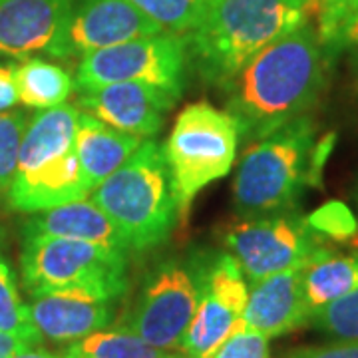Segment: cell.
<instances>
[{
  "instance_id": "cell-16",
  "label": "cell",
  "mask_w": 358,
  "mask_h": 358,
  "mask_svg": "<svg viewBox=\"0 0 358 358\" xmlns=\"http://www.w3.org/2000/svg\"><path fill=\"white\" fill-rule=\"evenodd\" d=\"M301 268H289L249 282V299L243 322L247 329L267 338L293 333L310 322V310L305 303Z\"/></svg>"
},
{
  "instance_id": "cell-26",
  "label": "cell",
  "mask_w": 358,
  "mask_h": 358,
  "mask_svg": "<svg viewBox=\"0 0 358 358\" xmlns=\"http://www.w3.org/2000/svg\"><path fill=\"white\" fill-rule=\"evenodd\" d=\"M317 14V38L320 44H334L343 38L348 20L358 13V0H310Z\"/></svg>"
},
{
  "instance_id": "cell-4",
  "label": "cell",
  "mask_w": 358,
  "mask_h": 358,
  "mask_svg": "<svg viewBox=\"0 0 358 358\" xmlns=\"http://www.w3.org/2000/svg\"><path fill=\"white\" fill-rule=\"evenodd\" d=\"M90 199L114 221L136 251L166 241L178 217L164 150L143 140L129 159L102 181Z\"/></svg>"
},
{
  "instance_id": "cell-28",
  "label": "cell",
  "mask_w": 358,
  "mask_h": 358,
  "mask_svg": "<svg viewBox=\"0 0 358 358\" xmlns=\"http://www.w3.org/2000/svg\"><path fill=\"white\" fill-rule=\"evenodd\" d=\"M282 358H358V343L341 341L334 345L308 346V348L293 350Z\"/></svg>"
},
{
  "instance_id": "cell-25",
  "label": "cell",
  "mask_w": 358,
  "mask_h": 358,
  "mask_svg": "<svg viewBox=\"0 0 358 358\" xmlns=\"http://www.w3.org/2000/svg\"><path fill=\"white\" fill-rule=\"evenodd\" d=\"M28 115L20 110H10L0 114V197L8 195L13 185L16 164H18V152L22 136L28 126Z\"/></svg>"
},
{
  "instance_id": "cell-21",
  "label": "cell",
  "mask_w": 358,
  "mask_h": 358,
  "mask_svg": "<svg viewBox=\"0 0 358 358\" xmlns=\"http://www.w3.org/2000/svg\"><path fill=\"white\" fill-rule=\"evenodd\" d=\"M64 358H187L183 352L164 350L143 338L120 331H98L80 338L62 352Z\"/></svg>"
},
{
  "instance_id": "cell-5",
  "label": "cell",
  "mask_w": 358,
  "mask_h": 358,
  "mask_svg": "<svg viewBox=\"0 0 358 358\" xmlns=\"http://www.w3.org/2000/svg\"><path fill=\"white\" fill-rule=\"evenodd\" d=\"M315 124L303 115L253 141L239 164L233 203L245 219L267 217L294 203L315 169Z\"/></svg>"
},
{
  "instance_id": "cell-2",
  "label": "cell",
  "mask_w": 358,
  "mask_h": 358,
  "mask_svg": "<svg viewBox=\"0 0 358 358\" xmlns=\"http://www.w3.org/2000/svg\"><path fill=\"white\" fill-rule=\"evenodd\" d=\"M310 0H207L187 52L199 74L219 86L275 40L307 24Z\"/></svg>"
},
{
  "instance_id": "cell-19",
  "label": "cell",
  "mask_w": 358,
  "mask_h": 358,
  "mask_svg": "<svg viewBox=\"0 0 358 358\" xmlns=\"http://www.w3.org/2000/svg\"><path fill=\"white\" fill-rule=\"evenodd\" d=\"M303 294L310 317L358 289V253L336 255L319 249L301 268Z\"/></svg>"
},
{
  "instance_id": "cell-30",
  "label": "cell",
  "mask_w": 358,
  "mask_h": 358,
  "mask_svg": "<svg viewBox=\"0 0 358 358\" xmlns=\"http://www.w3.org/2000/svg\"><path fill=\"white\" fill-rule=\"evenodd\" d=\"M26 346L32 345H28V343L20 341V338H16L13 334L0 331V358H13L18 350H22Z\"/></svg>"
},
{
  "instance_id": "cell-7",
  "label": "cell",
  "mask_w": 358,
  "mask_h": 358,
  "mask_svg": "<svg viewBox=\"0 0 358 358\" xmlns=\"http://www.w3.org/2000/svg\"><path fill=\"white\" fill-rule=\"evenodd\" d=\"M22 279L30 294L90 289L122 296L128 287V251L66 237H24Z\"/></svg>"
},
{
  "instance_id": "cell-3",
  "label": "cell",
  "mask_w": 358,
  "mask_h": 358,
  "mask_svg": "<svg viewBox=\"0 0 358 358\" xmlns=\"http://www.w3.org/2000/svg\"><path fill=\"white\" fill-rule=\"evenodd\" d=\"M78 106L40 110L28 120L8 205L20 213H38L86 197L76 152Z\"/></svg>"
},
{
  "instance_id": "cell-1",
  "label": "cell",
  "mask_w": 358,
  "mask_h": 358,
  "mask_svg": "<svg viewBox=\"0 0 358 358\" xmlns=\"http://www.w3.org/2000/svg\"><path fill=\"white\" fill-rule=\"evenodd\" d=\"M324 72V54L308 24L263 48L223 86L239 138L253 143L303 117L319 100Z\"/></svg>"
},
{
  "instance_id": "cell-14",
  "label": "cell",
  "mask_w": 358,
  "mask_h": 358,
  "mask_svg": "<svg viewBox=\"0 0 358 358\" xmlns=\"http://www.w3.org/2000/svg\"><path fill=\"white\" fill-rule=\"evenodd\" d=\"M178 100L173 94L152 84L120 82L80 94L78 108L124 134L152 140L164 126L166 112Z\"/></svg>"
},
{
  "instance_id": "cell-6",
  "label": "cell",
  "mask_w": 358,
  "mask_h": 358,
  "mask_svg": "<svg viewBox=\"0 0 358 358\" xmlns=\"http://www.w3.org/2000/svg\"><path fill=\"white\" fill-rule=\"evenodd\" d=\"M239 141V128L229 112L199 102L178 115L164 155L181 217H187L197 193L229 173Z\"/></svg>"
},
{
  "instance_id": "cell-10",
  "label": "cell",
  "mask_w": 358,
  "mask_h": 358,
  "mask_svg": "<svg viewBox=\"0 0 358 358\" xmlns=\"http://www.w3.org/2000/svg\"><path fill=\"white\" fill-rule=\"evenodd\" d=\"M197 303V279L189 268L166 261L148 277L122 329L157 348L181 352Z\"/></svg>"
},
{
  "instance_id": "cell-24",
  "label": "cell",
  "mask_w": 358,
  "mask_h": 358,
  "mask_svg": "<svg viewBox=\"0 0 358 358\" xmlns=\"http://www.w3.org/2000/svg\"><path fill=\"white\" fill-rule=\"evenodd\" d=\"M310 322L320 333L329 334L336 341L358 343V289L331 305L319 308L310 317Z\"/></svg>"
},
{
  "instance_id": "cell-11",
  "label": "cell",
  "mask_w": 358,
  "mask_h": 358,
  "mask_svg": "<svg viewBox=\"0 0 358 358\" xmlns=\"http://www.w3.org/2000/svg\"><path fill=\"white\" fill-rule=\"evenodd\" d=\"M197 310L181 345V352L187 358H207L229 336L245 329L249 282L229 253L211 263L197 279Z\"/></svg>"
},
{
  "instance_id": "cell-15",
  "label": "cell",
  "mask_w": 358,
  "mask_h": 358,
  "mask_svg": "<svg viewBox=\"0 0 358 358\" xmlns=\"http://www.w3.org/2000/svg\"><path fill=\"white\" fill-rule=\"evenodd\" d=\"M30 319L42 341L76 343L103 331L115 315L117 294L90 289H66L30 294Z\"/></svg>"
},
{
  "instance_id": "cell-20",
  "label": "cell",
  "mask_w": 358,
  "mask_h": 358,
  "mask_svg": "<svg viewBox=\"0 0 358 358\" xmlns=\"http://www.w3.org/2000/svg\"><path fill=\"white\" fill-rule=\"evenodd\" d=\"M18 102L32 110H50L62 106L76 90L72 76L62 66L42 58H28L14 68Z\"/></svg>"
},
{
  "instance_id": "cell-27",
  "label": "cell",
  "mask_w": 358,
  "mask_h": 358,
  "mask_svg": "<svg viewBox=\"0 0 358 358\" xmlns=\"http://www.w3.org/2000/svg\"><path fill=\"white\" fill-rule=\"evenodd\" d=\"M207 358H268V338L245 327Z\"/></svg>"
},
{
  "instance_id": "cell-17",
  "label": "cell",
  "mask_w": 358,
  "mask_h": 358,
  "mask_svg": "<svg viewBox=\"0 0 358 358\" xmlns=\"http://www.w3.org/2000/svg\"><path fill=\"white\" fill-rule=\"evenodd\" d=\"M40 235L88 241L117 251L131 249L120 227L88 197L30 213L24 223V237Z\"/></svg>"
},
{
  "instance_id": "cell-18",
  "label": "cell",
  "mask_w": 358,
  "mask_h": 358,
  "mask_svg": "<svg viewBox=\"0 0 358 358\" xmlns=\"http://www.w3.org/2000/svg\"><path fill=\"white\" fill-rule=\"evenodd\" d=\"M141 141L143 140L112 128L96 115L80 110L76 152L86 192H94L102 181L124 166L129 155L140 148Z\"/></svg>"
},
{
  "instance_id": "cell-9",
  "label": "cell",
  "mask_w": 358,
  "mask_h": 358,
  "mask_svg": "<svg viewBox=\"0 0 358 358\" xmlns=\"http://www.w3.org/2000/svg\"><path fill=\"white\" fill-rule=\"evenodd\" d=\"M225 247L247 282L303 267L320 249L310 221L289 215L243 219L225 233Z\"/></svg>"
},
{
  "instance_id": "cell-13",
  "label": "cell",
  "mask_w": 358,
  "mask_h": 358,
  "mask_svg": "<svg viewBox=\"0 0 358 358\" xmlns=\"http://www.w3.org/2000/svg\"><path fill=\"white\" fill-rule=\"evenodd\" d=\"M162 32V26L129 0H72L64 40L66 60Z\"/></svg>"
},
{
  "instance_id": "cell-23",
  "label": "cell",
  "mask_w": 358,
  "mask_h": 358,
  "mask_svg": "<svg viewBox=\"0 0 358 358\" xmlns=\"http://www.w3.org/2000/svg\"><path fill=\"white\" fill-rule=\"evenodd\" d=\"M164 32L187 36L197 28L207 0H129Z\"/></svg>"
},
{
  "instance_id": "cell-8",
  "label": "cell",
  "mask_w": 358,
  "mask_h": 358,
  "mask_svg": "<svg viewBox=\"0 0 358 358\" xmlns=\"http://www.w3.org/2000/svg\"><path fill=\"white\" fill-rule=\"evenodd\" d=\"M187 62L185 36L162 32L92 52L80 60L74 86L80 94L120 82H141L166 90L176 98L183 92Z\"/></svg>"
},
{
  "instance_id": "cell-32",
  "label": "cell",
  "mask_w": 358,
  "mask_h": 358,
  "mask_svg": "<svg viewBox=\"0 0 358 358\" xmlns=\"http://www.w3.org/2000/svg\"><path fill=\"white\" fill-rule=\"evenodd\" d=\"M341 42H345L348 46H355L358 48V13L348 20V24L345 26V30H343V38Z\"/></svg>"
},
{
  "instance_id": "cell-29",
  "label": "cell",
  "mask_w": 358,
  "mask_h": 358,
  "mask_svg": "<svg viewBox=\"0 0 358 358\" xmlns=\"http://www.w3.org/2000/svg\"><path fill=\"white\" fill-rule=\"evenodd\" d=\"M14 68H16V64H0V114L10 112L18 103Z\"/></svg>"
},
{
  "instance_id": "cell-31",
  "label": "cell",
  "mask_w": 358,
  "mask_h": 358,
  "mask_svg": "<svg viewBox=\"0 0 358 358\" xmlns=\"http://www.w3.org/2000/svg\"><path fill=\"white\" fill-rule=\"evenodd\" d=\"M13 358H64L62 355H56L52 350H46L42 346H26L22 350H18Z\"/></svg>"
},
{
  "instance_id": "cell-22",
  "label": "cell",
  "mask_w": 358,
  "mask_h": 358,
  "mask_svg": "<svg viewBox=\"0 0 358 358\" xmlns=\"http://www.w3.org/2000/svg\"><path fill=\"white\" fill-rule=\"evenodd\" d=\"M0 331L13 334L32 346H38L42 343V336L30 319L28 305L20 299L13 268L2 255H0Z\"/></svg>"
},
{
  "instance_id": "cell-12",
  "label": "cell",
  "mask_w": 358,
  "mask_h": 358,
  "mask_svg": "<svg viewBox=\"0 0 358 358\" xmlns=\"http://www.w3.org/2000/svg\"><path fill=\"white\" fill-rule=\"evenodd\" d=\"M70 13L72 0H0V58L48 54L66 60Z\"/></svg>"
}]
</instances>
